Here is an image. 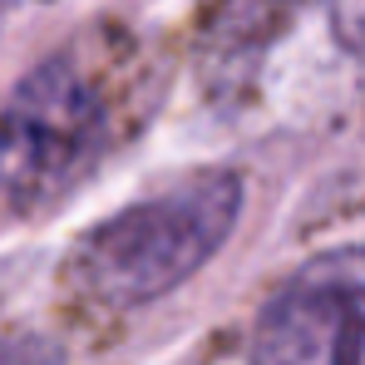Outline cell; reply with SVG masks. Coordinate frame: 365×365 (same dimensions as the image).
Segmentation results:
<instances>
[{
    "mask_svg": "<svg viewBox=\"0 0 365 365\" xmlns=\"http://www.w3.org/2000/svg\"><path fill=\"white\" fill-rule=\"evenodd\" d=\"M242 212V178L227 168L187 173L173 187L104 217L74 252V287L104 311H133L182 287Z\"/></svg>",
    "mask_w": 365,
    "mask_h": 365,
    "instance_id": "cell-1",
    "label": "cell"
},
{
    "mask_svg": "<svg viewBox=\"0 0 365 365\" xmlns=\"http://www.w3.org/2000/svg\"><path fill=\"white\" fill-rule=\"evenodd\" d=\"M109 143V109L69 60L35 64L0 104V192L50 207L89 178Z\"/></svg>",
    "mask_w": 365,
    "mask_h": 365,
    "instance_id": "cell-2",
    "label": "cell"
},
{
    "mask_svg": "<svg viewBox=\"0 0 365 365\" xmlns=\"http://www.w3.org/2000/svg\"><path fill=\"white\" fill-rule=\"evenodd\" d=\"M252 365H365V247L311 257L267 297Z\"/></svg>",
    "mask_w": 365,
    "mask_h": 365,
    "instance_id": "cell-3",
    "label": "cell"
},
{
    "mask_svg": "<svg viewBox=\"0 0 365 365\" xmlns=\"http://www.w3.org/2000/svg\"><path fill=\"white\" fill-rule=\"evenodd\" d=\"M331 30L341 50L365 64V0H331Z\"/></svg>",
    "mask_w": 365,
    "mask_h": 365,
    "instance_id": "cell-4",
    "label": "cell"
},
{
    "mask_svg": "<svg viewBox=\"0 0 365 365\" xmlns=\"http://www.w3.org/2000/svg\"><path fill=\"white\" fill-rule=\"evenodd\" d=\"M0 365H64V356L40 336H0Z\"/></svg>",
    "mask_w": 365,
    "mask_h": 365,
    "instance_id": "cell-5",
    "label": "cell"
},
{
    "mask_svg": "<svg viewBox=\"0 0 365 365\" xmlns=\"http://www.w3.org/2000/svg\"><path fill=\"white\" fill-rule=\"evenodd\" d=\"M10 5H15V0H0V20H5V10H10Z\"/></svg>",
    "mask_w": 365,
    "mask_h": 365,
    "instance_id": "cell-6",
    "label": "cell"
}]
</instances>
